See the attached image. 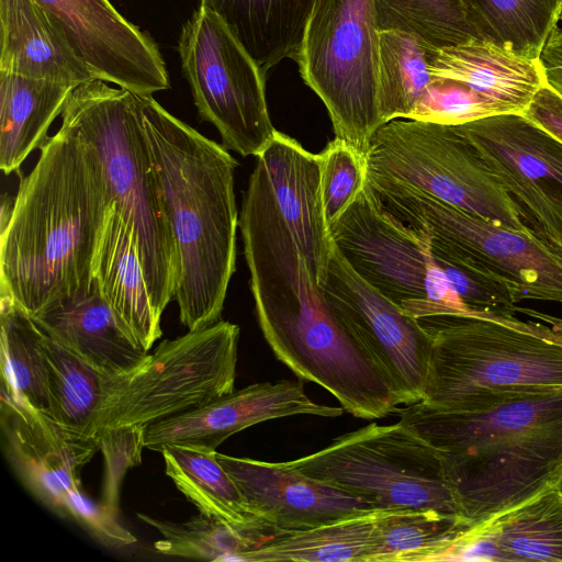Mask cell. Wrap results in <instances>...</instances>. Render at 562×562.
Instances as JSON below:
<instances>
[{"label": "cell", "mask_w": 562, "mask_h": 562, "mask_svg": "<svg viewBox=\"0 0 562 562\" xmlns=\"http://www.w3.org/2000/svg\"><path fill=\"white\" fill-rule=\"evenodd\" d=\"M238 227L257 321L276 358L355 417L379 419L397 411L398 393L326 303L257 162Z\"/></svg>", "instance_id": "cell-1"}, {"label": "cell", "mask_w": 562, "mask_h": 562, "mask_svg": "<svg viewBox=\"0 0 562 562\" xmlns=\"http://www.w3.org/2000/svg\"><path fill=\"white\" fill-rule=\"evenodd\" d=\"M0 234V293L31 317L92 286V261L112 203L93 144L72 124L40 149Z\"/></svg>", "instance_id": "cell-2"}, {"label": "cell", "mask_w": 562, "mask_h": 562, "mask_svg": "<svg viewBox=\"0 0 562 562\" xmlns=\"http://www.w3.org/2000/svg\"><path fill=\"white\" fill-rule=\"evenodd\" d=\"M134 98L177 249L173 299L180 322L195 330L221 319L236 270L238 164L227 148L170 114L151 95Z\"/></svg>", "instance_id": "cell-3"}, {"label": "cell", "mask_w": 562, "mask_h": 562, "mask_svg": "<svg viewBox=\"0 0 562 562\" xmlns=\"http://www.w3.org/2000/svg\"><path fill=\"white\" fill-rule=\"evenodd\" d=\"M400 422L439 450L469 527L512 509L562 477V389L514 396L475 411L422 402Z\"/></svg>", "instance_id": "cell-4"}, {"label": "cell", "mask_w": 562, "mask_h": 562, "mask_svg": "<svg viewBox=\"0 0 562 562\" xmlns=\"http://www.w3.org/2000/svg\"><path fill=\"white\" fill-rule=\"evenodd\" d=\"M515 314L420 319L432 337L420 401L475 411L507 398L562 389V318L516 306Z\"/></svg>", "instance_id": "cell-5"}, {"label": "cell", "mask_w": 562, "mask_h": 562, "mask_svg": "<svg viewBox=\"0 0 562 562\" xmlns=\"http://www.w3.org/2000/svg\"><path fill=\"white\" fill-rule=\"evenodd\" d=\"M61 121L75 125L95 147L111 199L135 240L161 316L173 299L178 257L134 93L98 78L85 81L68 95Z\"/></svg>", "instance_id": "cell-6"}, {"label": "cell", "mask_w": 562, "mask_h": 562, "mask_svg": "<svg viewBox=\"0 0 562 562\" xmlns=\"http://www.w3.org/2000/svg\"><path fill=\"white\" fill-rule=\"evenodd\" d=\"M367 182L386 211L428 233L435 257L501 281L517 303H562V246L532 231L493 223L396 180L367 172Z\"/></svg>", "instance_id": "cell-7"}, {"label": "cell", "mask_w": 562, "mask_h": 562, "mask_svg": "<svg viewBox=\"0 0 562 562\" xmlns=\"http://www.w3.org/2000/svg\"><path fill=\"white\" fill-rule=\"evenodd\" d=\"M288 462L374 509L424 508L461 516L439 450L400 420L370 423Z\"/></svg>", "instance_id": "cell-8"}, {"label": "cell", "mask_w": 562, "mask_h": 562, "mask_svg": "<svg viewBox=\"0 0 562 562\" xmlns=\"http://www.w3.org/2000/svg\"><path fill=\"white\" fill-rule=\"evenodd\" d=\"M239 327L218 321L164 340L133 370L106 375L92 436L108 428L147 427L234 391Z\"/></svg>", "instance_id": "cell-9"}, {"label": "cell", "mask_w": 562, "mask_h": 562, "mask_svg": "<svg viewBox=\"0 0 562 562\" xmlns=\"http://www.w3.org/2000/svg\"><path fill=\"white\" fill-rule=\"evenodd\" d=\"M374 0H315L296 61L323 101L335 137L367 156L383 125L378 105Z\"/></svg>", "instance_id": "cell-10"}, {"label": "cell", "mask_w": 562, "mask_h": 562, "mask_svg": "<svg viewBox=\"0 0 562 562\" xmlns=\"http://www.w3.org/2000/svg\"><path fill=\"white\" fill-rule=\"evenodd\" d=\"M330 233L350 267L406 314L479 316L453 290L428 233L386 211L368 182L330 224Z\"/></svg>", "instance_id": "cell-11"}, {"label": "cell", "mask_w": 562, "mask_h": 562, "mask_svg": "<svg viewBox=\"0 0 562 562\" xmlns=\"http://www.w3.org/2000/svg\"><path fill=\"white\" fill-rule=\"evenodd\" d=\"M366 162L369 173L417 188L493 223L531 231L453 125L409 119L386 122L374 132Z\"/></svg>", "instance_id": "cell-12"}, {"label": "cell", "mask_w": 562, "mask_h": 562, "mask_svg": "<svg viewBox=\"0 0 562 562\" xmlns=\"http://www.w3.org/2000/svg\"><path fill=\"white\" fill-rule=\"evenodd\" d=\"M178 52L200 117L216 127L225 148L257 157L277 130L255 60L203 2L183 25Z\"/></svg>", "instance_id": "cell-13"}, {"label": "cell", "mask_w": 562, "mask_h": 562, "mask_svg": "<svg viewBox=\"0 0 562 562\" xmlns=\"http://www.w3.org/2000/svg\"><path fill=\"white\" fill-rule=\"evenodd\" d=\"M1 428L8 459L42 503L104 546L121 548L136 541L119 516L82 493L80 470L99 450L97 437L61 427L22 402L2 382Z\"/></svg>", "instance_id": "cell-14"}, {"label": "cell", "mask_w": 562, "mask_h": 562, "mask_svg": "<svg viewBox=\"0 0 562 562\" xmlns=\"http://www.w3.org/2000/svg\"><path fill=\"white\" fill-rule=\"evenodd\" d=\"M453 127L514 201L525 224L562 246V142L521 113Z\"/></svg>", "instance_id": "cell-15"}, {"label": "cell", "mask_w": 562, "mask_h": 562, "mask_svg": "<svg viewBox=\"0 0 562 562\" xmlns=\"http://www.w3.org/2000/svg\"><path fill=\"white\" fill-rule=\"evenodd\" d=\"M337 318L380 367L402 404L424 397L432 337L417 319L366 282L333 244L326 280L318 286Z\"/></svg>", "instance_id": "cell-16"}, {"label": "cell", "mask_w": 562, "mask_h": 562, "mask_svg": "<svg viewBox=\"0 0 562 562\" xmlns=\"http://www.w3.org/2000/svg\"><path fill=\"white\" fill-rule=\"evenodd\" d=\"M94 78L137 94L170 87L154 40L121 15L109 0H36Z\"/></svg>", "instance_id": "cell-17"}, {"label": "cell", "mask_w": 562, "mask_h": 562, "mask_svg": "<svg viewBox=\"0 0 562 562\" xmlns=\"http://www.w3.org/2000/svg\"><path fill=\"white\" fill-rule=\"evenodd\" d=\"M342 411L313 402L302 380L260 382L148 425L145 448L160 451L179 445L215 451L232 435L262 422L294 415L338 417Z\"/></svg>", "instance_id": "cell-18"}, {"label": "cell", "mask_w": 562, "mask_h": 562, "mask_svg": "<svg viewBox=\"0 0 562 562\" xmlns=\"http://www.w3.org/2000/svg\"><path fill=\"white\" fill-rule=\"evenodd\" d=\"M216 458L272 533L374 510L361 497L316 480L288 461L266 462L220 452Z\"/></svg>", "instance_id": "cell-19"}, {"label": "cell", "mask_w": 562, "mask_h": 562, "mask_svg": "<svg viewBox=\"0 0 562 562\" xmlns=\"http://www.w3.org/2000/svg\"><path fill=\"white\" fill-rule=\"evenodd\" d=\"M276 206L304 256L313 280H326L333 237L324 211L318 154L279 131L256 157Z\"/></svg>", "instance_id": "cell-20"}, {"label": "cell", "mask_w": 562, "mask_h": 562, "mask_svg": "<svg viewBox=\"0 0 562 562\" xmlns=\"http://www.w3.org/2000/svg\"><path fill=\"white\" fill-rule=\"evenodd\" d=\"M435 561L562 562V488L552 486L468 527L447 543Z\"/></svg>", "instance_id": "cell-21"}, {"label": "cell", "mask_w": 562, "mask_h": 562, "mask_svg": "<svg viewBox=\"0 0 562 562\" xmlns=\"http://www.w3.org/2000/svg\"><path fill=\"white\" fill-rule=\"evenodd\" d=\"M42 333L109 375L136 368L148 351L119 324L98 286L32 316Z\"/></svg>", "instance_id": "cell-22"}, {"label": "cell", "mask_w": 562, "mask_h": 562, "mask_svg": "<svg viewBox=\"0 0 562 562\" xmlns=\"http://www.w3.org/2000/svg\"><path fill=\"white\" fill-rule=\"evenodd\" d=\"M92 282L121 327L147 351L160 338L155 310L135 240L113 201L92 261Z\"/></svg>", "instance_id": "cell-23"}, {"label": "cell", "mask_w": 562, "mask_h": 562, "mask_svg": "<svg viewBox=\"0 0 562 562\" xmlns=\"http://www.w3.org/2000/svg\"><path fill=\"white\" fill-rule=\"evenodd\" d=\"M430 71L432 77L464 83L506 113L522 114L546 85L540 59L476 37L439 48Z\"/></svg>", "instance_id": "cell-24"}, {"label": "cell", "mask_w": 562, "mask_h": 562, "mask_svg": "<svg viewBox=\"0 0 562 562\" xmlns=\"http://www.w3.org/2000/svg\"><path fill=\"white\" fill-rule=\"evenodd\" d=\"M0 71L70 87L94 79L36 0H0Z\"/></svg>", "instance_id": "cell-25"}, {"label": "cell", "mask_w": 562, "mask_h": 562, "mask_svg": "<svg viewBox=\"0 0 562 562\" xmlns=\"http://www.w3.org/2000/svg\"><path fill=\"white\" fill-rule=\"evenodd\" d=\"M226 24L266 76L295 59L315 0H201Z\"/></svg>", "instance_id": "cell-26"}, {"label": "cell", "mask_w": 562, "mask_h": 562, "mask_svg": "<svg viewBox=\"0 0 562 562\" xmlns=\"http://www.w3.org/2000/svg\"><path fill=\"white\" fill-rule=\"evenodd\" d=\"M75 87L0 71V168L18 170L47 143L48 128Z\"/></svg>", "instance_id": "cell-27"}, {"label": "cell", "mask_w": 562, "mask_h": 562, "mask_svg": "<svg viewBox=\"0 0 562 562\" xmlns=\"http://www.w3.org/2000/svg\"><path fill=\"white\" fill-rule=\"evenodd\" d=\"M161 452L165 472L199 513L235 528L271 535L229 474L216 458V450L171 445Z\"/></svg>", "instance_id": "cell-28"}, {"label": "cell", "mask_w": 562, "mask_h": 562, "mask_svg": "<svg viewBox=\"0 0 562 562\" xmlns=\"http://www.w3.org/2000/svg\"><path fill=\"white\" fill-rule=\"evenodd\" d=\"M383 509L340 518L305 529L269 535L244 562H371L376 519Z\"/></svg>", "instance_id": "cell-29"}, {"label": "cell", "mask_w": 562, "mask_h": 562, "mask_svg": "<svg viewBox=\"0 0 562 562\" xmlns=\"http://www.w3.org/2000/svg\"><path fill=\"white\" fill-rule=\"evenodd\" d=\"M474 37L540 59L562 14V0H463Z\"/></svg>", "instance_id": "cell-30"}, {"label": "cell", "mask_w": 562, "mask_h": 562, "mask_svg": "<svg viewBox=\"0 0 562 562\" xmlns=\"http://www.w3.org/2000/svg\"><path fill=\"white\" fill-rule=\"evenodd\" d=\"M439 48L401 30H379L378 105L382 123L408 119L430 83Z\"/></svg>", "instance_id": "cell-31"}, {"label": "cell", "mask_w": 562, "mask_h": 562, "mask_svg": "<svg viewBox=\"0 0 562 562\" xmlns=\"http://www.w3.org/2000/svg\"><path fill=\"white\" fill-rule=\"evenodd\" d=\"M43 353L48 372L46 415L68 430L93 437L108 374L45 335Z\"/></svg>", "instance_id": "cell-32"}, {"label": "cell", "mask_w": 562, "mask_h": 562, "mask_svg": "<svg viewBox=\"0 0 562 562\" xmlns=\"http://www.w3.org/2000/svg\"><path fill=\"white\" fill-rule=\"evenodd\" d=\"M1 382L25 404L49 411L48 372L43 353L44 334L10 297L1 295Z\"/></svg>", "instance_id": "cell-33"}, {"label": "cell", "mask_w": 562, "mask_h": 562, "mask_svg": "<svg viewBox=\"0 0 562 562\" xmlns=\"http://www.w3.org/2000/svg\"><path fill=\"white\" fill-rule=\"evenodd\" d=\"M468 527L461 516L436 509L381 510L371 562H432Z\"/></svg>", "instance_id": "cell-34"}, {"label": "cell", "mask_w": 562, "mask_h": 562, "mask_svg": "<svg viewBox=\"0 0 562 562\" xmlns=\"http://www.w3.org/2000/svg\"><path fill=\"white\" fill-rule=\"evenodd\" d=\"M145 524L158 530L161 538L154 543L165 555L207 561H244L268 536L241 530L199 513L186 522H172L137 514Z\"/></svg>", "instance_id": "cell-35"}, {"label": "cell", "mask_w": 562, "mask_h": 562, "mask_svg": "<svg viewBox=\"0 0 562 562\" xmlns=\"http://www.w3.org/2000/svg\"><path fill=\"white\" fill-rule=\"evenodd\" d=\"M379 30H401L420 36L437 48L472 37L463 0H374Z\"/></svg>", "instance_id": "cell-36"}, {"label": "cell", "mask_w": 562, "mask_h": 562, "mask_svg": "<svg viewBox=\"0 0 562 562\" xmlns=\"http://www.w3.org/2000/svg\"><path fill=\"white\" fill-rule=\"evenodd\" d=\"M504 113L506 111L502 106L483 98L464 83L432 77L408 119L458 125Z\"/></svg>", "instance_id": "cell-37"}, {"label": "cell", "mask_w": 562, "mask_h": 562, "mask_svg": "<svg viewBox=\"0 0 562 562\" xmlns=\"http://www.w3.org/2000/svg\"><path fill=\"white\" fill-rule=\"evenodd\" d=\"M318 156L324 211L330 225L366 186L367 162L364 156L337 137Z\"/></svg>", "instance_id": "cell-38"}, {"label": "cell", "mask_w": 562, "mask_h": 562, "mask_svg": "<svg viewBox=\"0 0 562 562\" xmlns=\"http://www.w3.org/2000/svg\"><path fill=\"white\" fill-rule=\"evenodd\" d=\"M104 459V477L100 504L119 516L120 492L128 469L142 463L145 448V427L108 428L95 436Z\"/></svg>", "instance_id": "cell-39"}, {"label": "cell", "mask_w": 562, "mask_h": 562, "mask_svg": "<svg viewBox=\"0 0 562 562\" xmlns=\"http://www.w3.org/2000/svg\"><path fill=\"white\" fill-rule=\"evenodd\" d=\"M522 114L562 142V97L547 83Z\"/></svg>", "instance_id": "cell-40"}, {"label": "cell", "mask_w": 562, "mask_h": 562, "mask_svg": "<svg viewBox=\"0 0 562 562\" xmlns=\"http://www.w3.org/2000/svg\"><path fill=\"white\" fill-rule=\"evenodd\" d=\"M546 83L562 97V14L540 55Z\"/></svg>", "instance_id": "cell-41"}, {"label": "cell", "mask_w": 562, "mask_h": 562, "mask_svg": "<svg viewBox=\"0 0 562 562\" xmlns=\"http://www.w3.org/2000/svg\"><path fill=\"white\" fill-rule=\"evenodd\" d=\"M15 198L9 193H3L1 196L0 206V234L7 228L13 213Z\"/></svg>", "instance_id": "cell-42"}, {"label": "cell", "mask_w": 562, "mask_h": 562, "mask_svg": "<svg viewBox=\"0 0 562 562\" xmlns=\"http://www.w3.org/2000/svg\"><path fill=\"white\" fill-rule=\"evenodd\" d=\"M558 486H560V487L562 488V477H561V480H560V482H559Z\"/></svg>", "instance_id": "cell-43"}]
</instances>
